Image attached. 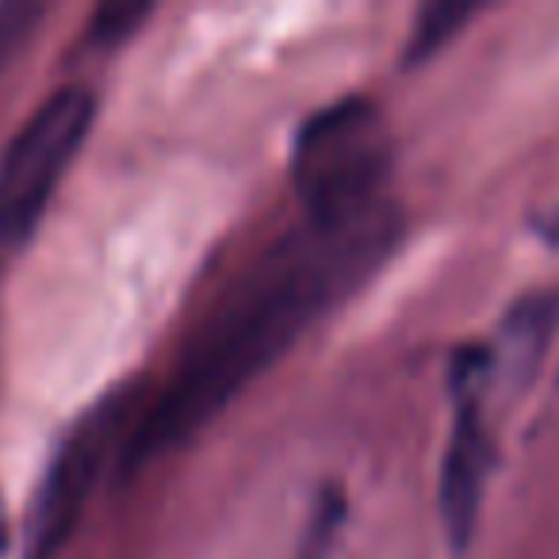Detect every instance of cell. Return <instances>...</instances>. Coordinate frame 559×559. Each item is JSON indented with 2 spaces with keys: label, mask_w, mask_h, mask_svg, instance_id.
<instances>
[{
  "label": "cell",
  "mask_w": 559,
  "mask_h": 559,
  "mask_svg": "<svg viewBox=\"0 0 559 559\" xmlns=\"http://www.w3.org/2000/svg\"><path fill=\"white\" fill-rule=\"evenodd\" d=\"M43 20H47V9L35 0H0V78L27 50Z\"/></svg>",
  "instance_id": "cell-9"
},
{
  "label": "cell",
  "mask_w": 559,
  "mask_h": 559,
  "mask_svg": "<svg viewBox=\"0 0 559 559\" xmlns=\"http://www.w3.org/2000/svg\"><path fill=\"white\" fill-rule=\"evenodd\" d=\"M479 12L483 4H472V0H437V4H426L421 16L414 20L411 43L403 50L406 66H418L426 58H433L437 50H444Z\"/></svg>",
  "instance_id": "cell-7"
},
{
  "label": "cell",
  "mask_w": 559,
  "mask_h": 559,
  "mask_svg": "<svg viewBox=\"0 0 559 559\" xmlns=\"http://www.w3.org/2000/svg\"><path fill=\"white\" fill-rule=\"evenodd\" d=\"M391 142L380 111L365 96H349L304 123L292 154V177L307 218H345L383 200Z\"/></svg>",
  "instance_id": "cell-2"
},
{
  "label": "cell",
  "mask_w": 559,
  "mask_h": 559,
  "mask_svg": "<svg viewBox=\"0 0 559 559\" xmlns=\"http://www.w3.org/2000/svg\"><path fill=\"white\" fill-rule=\"evenodd\" d=\"M96 116L88 88H58L32 111L0 154V241L16 246L39 226L58 180L78 157Z\"/></svg>",
  "instance_id": "cell-3"
},
{
  "label": "cell",
  "mask_w": 559,
  "mask_h": 559,
  "mask_svg": "<svg viewBox=\"0 0 559 559\" xmlns=\"http://www.w3.org/2000/svg\"><path fill=\"white\" fill-rule=\"evenodd\" d=\"M399 238L403 215L391 200H380L345 218L304 215L296 230L264 249L195 330L154 406L123 433L116 452L119 479L192 441L246 383L284 357L311 322L357 292L388 261Z\"/></svg>",
  "instance_id": "cell-1"
},
{
  "label": "cell",
  "mask_w": 559,
  "mask_h": 559,
  "mask_svg": "<svg viewBox=\"0 0 559 559\" xmlns=\"http://www.w3.org/2000/svg\"><path fill=\"white\" fill-rule=\"evenodd\" d=\"M342 525H345V490L322 487L319 495H314L311 518H307L304 536H299V544H296V559H330Z\"/></svg>",
  "instance_id": "cell-8"
},
{
  "label": "cell",
  "mask_w": 559,
  "mask_h": 559,
  "mask_svg": "<svg viewBox=\"0 0 559 559\" xmlns=\"http://www.w3.org/2000/svg\"><path fill=\"white\" fill-rule=\"evenodd\" d=\"M490 380V349L487 345H467L460 349L456 368H452V388H456V418H452L449 449H444L441 464V521L449 544L456 551H464L479 525V506H483V487L490 475V429L483 421V383Z\"/></svg>",
  "instance_id": "cell-5"
},
{
  "label": "cell",
  "mask_w": 559,
  "mask_h": 559,
  "mask_svg": "<svg viewBox=\"0 0 559 559\" xmlns=\"http://www.w3.org/2000/svg\"><path fill=\"white\" fill-rule=\"evenodd\" d=\"M150 12H154V4H146V0H108L88 20V43H96V47H119V43L139 32V24Z\"/></svg>",
  "instance_id": "cell-10"
},
{
  "label": "cell",
  "mask_w": 559,
  "mask_h": 559,
  "mask_svg": "<svg viewBox=\"0 0 559 559\" xmlns=\"http://www.w3.org/2000/svg\"><path fill=\"white\" fill-rule=\"evenodd\" d=\"M556 319H559V304L551 296H536V299L518 304V311L506 319L498 345H487L490 372H495V368H506L518 383L525 380V376L540 365L551 330H556Z\"/></svg>",
  "instance_id": "cell-6"
},
{
  "label": "cell",
  "mask_w": 559,
  "mask_h": 559,
  "mask_svg": "<svg viewBox=\"0 0 559 559\" xmlns=\"http://www.w3.org/2000/svg\"><path fill=\"white\" fill-rule=\"evenodd\" d=\"M4 540H9V525H4V506H0V551H4Z\"/></svg>",
  "instance_id": "cell-11"
},
{
  "label": "cell",
  "mask_w": 559,
  "mask_h": 559,
  "mask_svg": "<svg viewBox=\"0 0 559 559\" xmlns=\"http://www.w3.org/2000/svg\"><path fill=\"white\" fill-rule=\"evenodd\" d=\"M119 418H123V399H111L81 426H73V433L55 452L32 498V513H27V559H55L73 536L93 498L96 475L116 452V437L127 433L119 429Z\"/></svg>",
  "instance_id": "cell-4"
}]
</instances>
